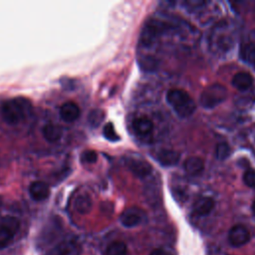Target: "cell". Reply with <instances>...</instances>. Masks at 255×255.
Here are the masks:
<instances>
[{"label": "cell", "mask_w": 255, "mask_h": 255, "mask_svg": "<svg viewBox=\"0 0 255 255\" xmlns=\"http://www.w3.org/2000/svg\"><path fill=\"white\" fill-rule=\"evenodd\" d=\"M31 103L22 97L5 101L1 107V116L8 125H17L31 112Z\"/></svg>", "instance_id": "1"}, {"label": "cell", "mask_w": 255, "mask_h": 255, "mask_svg": "<svg viewBox=\"0 0 255 255\" xmlns=\"http://www.w3.org/2000/svg\"><path fill=\"white\" fill-rule=\"evenodd\" d=\"M166 100L180 118H188L195 111L193 99L183 90L171 89L166 94Z\"/></svg>", "instance_id": "2"}, {"label": "cell", "mask_w": 255, "mask_h": 255, "mask_svg": "<svg viewBox=\"0 0 255 255\" xmlns=\"http://www.w3.org/2000/svg\"><path fill=\"white\" fill-rule=\"evenodd\" d=\"M227 95L228 92L225 86L221 84H212L203 90L200 95L199 102L203 108L212 109L224 102Z\"/></svg>", "instance_id": "3"}, {"label": "cell", "mask_w": 255, "mask_h": 255, "mask_svg": "<svg viewBox=\"0 0 255 255\" xmlns=\"http://www.w3.org/2000/svg\"><path fill=\"white\" fill-rule=\"evenodd\" d=\"M170 26L160 20L150 19L146 22L144 27L141 30V34L139 37L140 43L145 46H149L155 42L157 38H159L164 32H166Z\"/></svg>", "instance_id": "4"}, {"label": "cell", "mask_w": 255, "mask_h": 255, "mask_svg": "<svg viewBox=\"0 0 255 255\" xmlns=\"http://www.w3.org/2000/svg\"><path fill=\"white\" fill-rule=\"evenodd\" d=\"M250 240V232L249 230L241 225H235L233 226L228 233V241L230 245L233 247H241L245 245Z\"/></svg>", "instance_id": "5"}, {"label": "cell", "mask_w": 255, "mask_h": 255, "mask_svg": "<svg viewBox=\"0 0 255 255\" xmlns=\"http://www.w3.org/2000/svg\"><path fill=\"white\" fill-rule=\"evenodd\" d=\"M81 250V246L76 240L68 239L59 243L48 255H80Z\"/></svg>", "instance_id": "6"}, {"label": "cell", "mask_w": 255, "mask_h": 255, "mask_svg": "<svg viewBox=\"0 0 255 255\" xmlns=\"http://www.w3.org/2000/svg\"><path fill=\"white\" fill-rule=\"evenodd\" d=\"M128 169L137 177L144 178L148 176L152 170L151 165L142 159H135L129 158L128 160Z\"/></svg>", "instance_id": "7"}, {"label": "cell", "mask_w": 255, "mask_h": 255, "mask_svg": "<svg viewBox=\"0 0 255 255\" xmlns=\"http://www.w3.org/2000/svg\"><path fill=\"white\" fill-rule=\"evenodd\" d=\"M120 221L125 227H128V228L134 227L139 223H141L142 214L140 210L136 208H128L121 214Z\"/></svg>", "instance_id": "8"}, {"label": "cell", "mask_w": 255, "mask_h": 255, "mask_svg": "<svg viewBox=\"0 0 255 255\" xmlns=\"http://www.w3.org/2000/svg\"><path fill=\"white\" fill-rule=\"evenodd\" d=\"M81 111L79 106L74 102H66L60 109V117L66 123H73L79 119Z\"/></svg>", "instance_id": "9"}, {"label": "cell", "mask_w": 255, "mask_h": 255, "mask_svg": "<svg viewBox=\"0 0 255 255\" xmlns=\"http://www.w3.org/2000/svg\"><path fill=\"white\" fill-rule=\"evenodd\" d=\"M29 193L35 201H43L50 195V189L44 181H34L29 186Z\"/></svg>", "instance_id": "10"}, {"label": "cell", "mask_w": 255, "mask_h": 255, "mask_svg": "<svg viewBox=\"0 0 255 255\" xmlns=\"http://www.w3.org/2000/svg\"><path fill=\"white\" fill-rule=\"evenodd\" d=\"M215 206V201L209 196H202L198 198L193 204V211L198 216H205L209 214Z\"/></svg>", "instance_id": "11"}, {"label": "cell", "mask_w": 255, "mask_h": 255, "mask_svg": "<svg viewBox=\"0 0 255 255\" xmlns=\"http://www.w3.org/2000/svg\"><path fill=\"white\" fill-rule=\"evenodd\" d=\"M132 129L138 135H148L153 129V123L147 117H139L132 122Z\"/></svg>", "instance_id": "12"}, {"label": "cell", "mask_w": 255, "mask_h": 255, "mask_svg": "<svg viewBox=\"0 0 255 255\" xmlns=\"http://www.w3.org/2000/svg\"><path fill=\"white\" fill-rule=\"evenodd\" d=\"M42 134L44 138L49 142L58 141L63 135V128L56 124H46L42 128Z\"/></svg>", "instance_id": "13"}, {"label": "cell", "mask_w": 255, "mask_h": 255, "mask_svg": "<svg viewBox=\"0 0 255 255\" xmlns=\"http://www.w3.org/2000/svg\"><path fill=\"white\" fill-rule=\"evenodd\" d=\"M157 161L163 166L175 165L180 158V153L172 149H162L156 154Z\"/></svg>", "instance_id": "14"}, {"label": "cell", "mask_w": 255, "mask_h": 255, "mask_svg": "<svg viewBox=\"0 0 255 255\" xmlns=\"http://www.w3.org/2000/svg\"><path fill=\"white\" fill-rule=\"evenodd\" d=\"M253 84V78L249 73L239 72L234 75L232 85L239 91H247Z\"/></svg>", "instance_id": "15"}, {"label": "cell", "mask_w": 255, "mask_h": 255, "mask_svg": "<svg viewBox=\"0 0 255 255\" xmlns=\"http://www.w3.org/2000/svg\"><path fill=\"white\" fill-rule=\"evenodd\" d=\"M184 170L190 175H198L204 169V162L200 157L191 156L184 161Z\"/></svg>", "instance_id": "16"}, {"label": "cell", "mask_w": 255, "mask_h": 255, "mask_svg": "<svg viewBox=\"0 0 255 255\" xmlns=\"http://www.w3.org/2000/svg\"><path fill=\"white\" fill-rule=\"evenodd\" d=\"M92 198L87 193H82L75 199V208L81 214H87L92 209Z\"/></svg>", "instance_id": "17"}, {"label": "cell", "mask_w": 255, "mask_h": 255, "mask_svg": "<svg viewBox=\"0 0 255 255\" xmlns=\"http://www.w3.org/2000/svg\"><path fill=\"white\" fill-rule=\"evenodd\" d=\"M240 58L247 64H255V43H244L240 48Z\"/></svg>", "instance_id": "18"}, {"label": "cell", "mask_w": 255, "mask_h": 255, "mask_svg": "<svg viewBox=\"0 0 255 255\" xmlns=\"http://www.w3.org/2000/svg\"><path fill=\"white\" fill-rule=\"evenodd\" d=\"M106 255H128L127 245L122 241H114L107 247Z\"/></svg>", "instance_id": "19"}, {"label": "cell", "mask_w": 255, "mask_h": 255, "mask_svg": "<svg viewBox=\"0 0 255 255\" xmlns=\"http://www.w3.org/2000/svg\"><path fill=\"white\" fill-rule=\"evenodd\" d=\"M0 226H3L5 228H7L8 230H10L13 234H15L19 228H20V222L16 217L13 216H6L2 219Z\"/></svg>", "instance_id": "20"}, {"label": "cell", "mask_w": 255, "mask_h": 255, "mask_svg": "<svg viewBox=\"0 0 255 255\" xmlns=\"http://www.w3.org/2000/svg\"><path fill=\"white\" fill-rule=\"evenodd\" d=\"M14 234L10 230L3 226H0V249L8 246L11 243Z\"/></svg>", "instance_id": "21"}, {"label": "cell", "mask_w": 255, "mask_h": 255, "mask_svg": "<svg viewBox=\"0 0 255 255\" xmlns=\"http://www.w3.org/2000/svg\"><path fill=\"white\" fill-rule=\"evenodd\" d=\"M216 157L220 160H224L226 159L230 153H231V148L229 146L228 143L226 142H221V143H218L217 146H216Z\"/></svg>", "instance_id": "22"}, {"label": "cell", "mask_w": 255, "mask_h": 255, "mask_svg": "<svg viewBox=\"0 0 255 255\" xmlns=\"http://www.w3.org/2000/svg\"><path fill=\"white\" fill-rule=\"evenodd\" d=\"M103 133H104V136L110 141H117L120 139V136L116 132L114 125L112 123H108L107 125H105Z\"/></svg>", "instance_id": "23"}, {"label": "cell", "mask_w": 255, "mask_h": 255, "mask_svg": "<svg viewBox=\"0 0 255 255\" xmlns=\"http://www.w3.org/2000/svg\"><path fill=\"white\" fill-rule=\"evenodd\" d=\"M156 66H157L156 60L151 57H146L140 60L139 62V67L144 71H153L154 69H156Z\"/></svg>", "instance_id": "24"}, {"label": "cell", "mask_w": 255, "mask_h": 255, "mask_svg": "<svg viewBox=\"0 0 255 255\" xmlns=\"http://www.w3.org/2000/svg\"><path fill=\"white\" fill-rule=\"evenodd\" d=\"M104 118V114L102 111H99V110H95V111H92L89 115V122L91 124V126L93 127H97L101 124L102 120Z\"/></svg>", "instance_id": "25"}, {"label": "cell", "mask_w": 255, "mask_h": 255, "mask_svg": "<svg viewBox=\"0 0 255 255\" xmlns=\"http://www.w3.org/2000/svg\"><path fill=\"white\" fill-rule=\"evenodd\" d=\"M243 180L247 186L251 188H255V170L254 169L247 170L243 175Z\"/></svg>", "instance_id": "26"}, {"label": "cell", "mask_w": 255, "mask_h": 255, "mask_svg": "<svg viewBox=\"0 0 255 255\" xmlns=\"http://www.w3.org/2000/svg\"><path fill=\"white\" fill-rule=\"evenodd\" d=\"M97 158L98 155L94 150H86L81 155V159L85 163H94L97 161Z\"/></svg>", "instance_id": "27"}, {"label": "cell", "mask_w": 255, "mask_h": 255, "mask_svg": "<svg viewBox=\"0 0 255 255\" xmlns=\"http://www.w3.org/2000/svg\"><path fill=\"white\" fill-rule=\"evenodd\" d=\"M149 255H169V254H168L165 250L160 249V248H157V249L152 250Z\"/></svg>", "instance_id": "28"}, {"label": "cell", "mask_w": 255, "mask_h": 255, "mask_svg": "<svg viewBox=\"0 0 255 255\" xmlns=\"http://www.w3.org/2000/svg\"><path fill=\"white\" fill-rule=\"evenodd\" d=\"M252 212H253V215L255 216V200L252 203Z\"/></svg>", "instance_id": "29"}]
</instances>
